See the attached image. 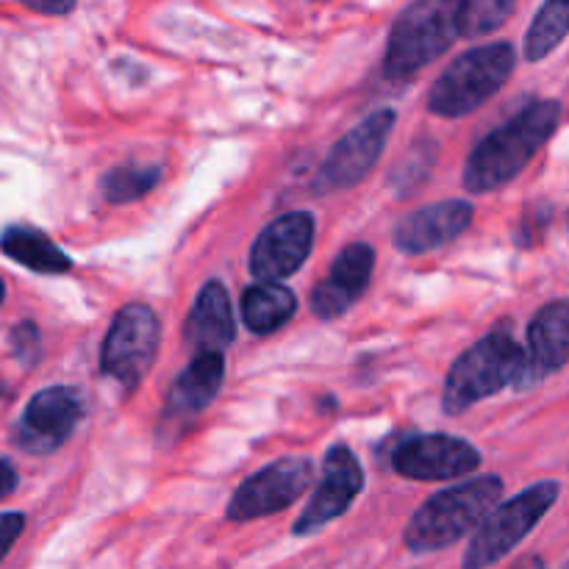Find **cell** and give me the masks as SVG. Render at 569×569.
I'll use <instances>...</instances> for the list:
<instances>
[{
    "mask_svg": "<svg viewBox=\"0 0 569 569\" xmlns=\"http://www.w3.org/2000/svg\"><path fill=\"white\" fill-rule=\"evenodd\" d=\"M433 159H437V144L433 142L411 144L409 153L392 167V176H389V183L395 187V192L400 198H409L415 189H420L426 183L428 172H431Z\"/></svg>",
    "mask_w": 569,
    "mask_h": 569,
    "instance_id": "23",
    "label": "cell"
},
{
    "mask_svg": "<svg viewBox=\"0 0 569 569\" xmlns=\"http://www.w3.org/2000/svg\"><path fill=\"white\" fill-rule=\"evenodd\" d=\"M556 498H559V483L542 481L537 487L526 489V492L515 495L509 503L495 506L487 520L478 526L476 537L467 545L461 567L487 569L503 561L539 526V520L553 509Z\"/></svg>",
    "mask_w": 569,
    "mask_h": 569,
    "instance_id": "6",
    "label": "cell"
},
{
    "mask_svg": "<svg viewBox=\"0 0 569 569\" xmlns=\"http://www.w3.org/2000/svg\"><path fill=\"white\" fill-rule=\"evenodd\" d=\"M561 122V106L556 100H537L520 114L489 133L470 153L465 164V189L472 194H487L515 181L528 161L539 153Z\"/></svg>",
    "mask_w": 569,
    "mask_h": 569,
    "instance_id": "1",
    "label": "cell"
},
{
    "mask_svg": "<svg viewBox=\"0 0 569 569\" xmlns=\"http://www.w3.org/2000/svg\"><path fill=\"white\" fill-rule=\"evenodd\" d=\"M83 417V398L72 387H50L31 398L14 428V442L26 453L48 456L72 437Z\"/></svg>",
    "mask_w": 569,
    "mask_h": 569,
    "instance_id": "10",
    "label": "cell"
},
{
    "mask_svg": "<svg viewBox=\"0 0 569 569\" xmlns=\"http://www.w3.org/2000/svg\"><path fill=\"white\" fill-rule=\"evenodd\" d=\"M361 489H365V470H361L353 450L345 448V445L328 450L326 461H322L320 483H317L309 506L292 528L295 537H309V533L322 531L328 522L339 520L353 506Z\"/></svg>",
    "mask_w": 569,
    "mask_h": 569,
    "instance_id": "11",
    "label": "cell"
},
{
    "mask_svg": "<svg viewBox=\"0 0 569 569\" xmlns=\"http://www.w3.org/2000/svg\"><path fill=\"white\" fill-rule=\"evenodd\" d=\"M315 467L309 459H278L250 476L228 503V520L250 522L289 509L311 487Z\"/></svg>",
    "mask_w": 569,
    "mask_h": 569,
    "instance_id": "9",
    "label": "cell"
},
{
    "mask_svg": "<svg viewBox=\"0 0 569 569\" xmlns=\"http://www.w3.org/2000/svg\"><path fill=\"white\" fill-rule=\"evenodd\" d=\"M20 3H26L28 9L39 11V14L61 17V14H70L76 0H20Z\"/></svg>",
    "mask_w": 569,
    "mask_h": 569,
    "instance_id": "27",
    "label": "cell"
},
{
    "mask_svg": "<svg viewBox=\"0 0 569 569\" xmlns=\"http://www.w3.org/2000/svg\"><path fill=\"white\" fill-rule=\"evenodd\" d=\"M187 342L198 353H222L237 337L231 298L220 281H209L194 298L187 320Z\"/></svg>",
    "mask_w": 569,
    "mask_h": 569,
    "instance_id": "17",
    "label": "cell"
},
{
    "mask_svg": "<svg viewBox=\"0 0 569 569\" xmlns=\"http://www.w3.org/2000/svg\"><path fill=\"white\" fill-rule=\"evenodd\" d=\"M222 381H226V361H222V353H194L187 370L172 383L167 409L176 417L200 415L220 395Z\"/></svg>",
    "mask_w": 569,
    "mask_h": 569,
    "instance_id": "18",
    "label": "cell"
},
{
    "mask_svg": "<svg viewBox=\"0 0 569 569\" xmlns=\"http://www.w3.org/2000/svg\"><path fill=\"white\" fill-rule=\"evenodd\" d=\"M472 222V206L467 200H442L411 211L395 228V248L400 253H431L453 242Z\"/></svg>",
    "mask_w": 569,
    "mask_h": 569,
    "instance_id": "14",
    "label": "cell"
},
{
    "mask_svg": "<svg viewBox=\"0 0 569 569\" xmlns=\"http://www.w3.org/2000/svg\"><path fill=\"white\" fill-rule=\"evenodd\" d=\"M395 128V111L381 109L372 111L367 120L350 133H345L337 144L331 148L328 159L322 161L320 176H317V187L322 192H342V189L356 187L370 176L372 167L381 159L383 148L389 142V133Z\"/></svg>",
    "mask_w": 569,
    "mask_h": 569,
    "instance_id": "8",
    "label": "cell"
},
{
    "mask_svg": "<svg viewBox=\"0 0 569 569\" xmlns=\"http://www.w3.org/2000/svg\"><path fill=\"white\" fill-rule=\"evenodd\" d=\"M17 489V470L11 467V461H6L0 456V498L11 495Z\"/></svg>",
    "mask_w": 569,
    "mask_h": 569,
    "instance_id": "28",
    "label": "cell"
},
{
    "mask_svg": "<svg viewBox=\"0 0 569 569\" xmlns=\"http://www.w3.org/2000/svg\"><path fill=\"white\" fill-rule=\"evenodd\" d=\"M569 361V300H556L528 326V353L517 389H528L550 372L561 370Z\"/></svg>",
    "mask_w": 569,
    "mask_h": 569,
    "instance_id": "16",
    "label": "cell"
},
{
    "mask_svg": "<svg viewBox=\"0 0 569 569\" xmlns=\"http://www.w3.org/2000/svg\"><path fill=\"white\" fill-rule=\"evenodd\" d=\"M517 53L509 42L478 44L461 53L428 92V109L439 117H465L481 109L515 72Z\"/></svg>",
    "mask_w": 569,
    "mask_h": 569,
    "instance_id": "5",
    "label": "cell"
},
{
    "mask_svg": "<svg viewBox=\"0 0 569 569\" xmlns=\"http://www.w3.org/2000/svg\"><path fill=\"white\" fill-rule=\"evenodd\" d=\"M0 250H3L9 259H14L17 264L28 267V270L33 272H42V276H61V272H70L72 267L70 256L61 248H56L42 231H37V228H6L3 237H0Z\"/></svg>",
    "mask_w": 569,
    "mask_h": 569,
    "instance_id": "20",
    "label": "cell"
},
{
    "mask_svg": "<svg viewBox=\"0 0 569 569\" xmlns=\"http://www.w3.org/2000/svg\"><path fill=\"white\" fill-rule=\"evenodd\" d=\"M569 33V0H545L526 37V59L542 61Z\"/></svg>",
    "mask_w": 569,
    "mask_h": 569,
    "instance_id": "21",
    "label": "cell"
},
{
    "mask_svg": "<svg viewBox=\"0 0 569 569\" xmlns=\"http://www.w3.org/2000/svg\"><path fill=\"white\" fill-rule=\"evenodd\" d=\"M372 264H376V253L367 242H353L337 256L328 278L317 283L311 292V311L320 320H333L342 317L356 300L365 295L367 283H370Z\"/></svg>",
    "mask_w": 569,
    "mask_h": 569,
    "instance_id": "15",
    "label": "cell"
},
{
    "mask_svg": "<svg viewBox=\"0 0 569 569\" xmlns=\"http://www.w3.org/2000/svg\"><path fill=\"white\" fill-rule=\"evenodd\" d=\"M500 495L503 481L498 476H481L442 489L415 511L406 528V548L411 553H437L450 548L467 533L478 531L489 511L498 506Z\"/></svg>",
    "mask_w": 569,
    "mask_h": 569,
    "instance_id": "3",
    "label": "cell"
},
{
    "mask_svg": "<svg viewBox=\"0 0 569 569\" xmlns=\"http://www.w3.org/2000/svg\"><path fill=\"white\" fill-rule=\"evenodd\" d=\"M298 311V298L278 281L250 283L242 295V322L253 333H272L287 326Z\"/></svg>",
    "mask_w": 569,
    "mask_h": 569,
    "instance_id": "19",
    "label": "cell"
},
{
    "mask_svg": "<svg viewBox=\"0 0 569 569\" xmlns=\"http://www.w3.org/2000/svg\"><path fill=\"white\" fill-rule=\"evenodd\" d=\"M11 345H14V353L22 365H33L39 356V331L31 322H22L11 333Z\"/></svg>",
    "mask_w": 569,
    "mask_h": 569,
    "instance_id": "25",
    "label": "cell"
},
{
    "mask_svg": "<svg viewBox=\"0 0 569 569\" xmlns=\"http://www.w3.org/2000/svg\"><path fill=\"white\" fill-rule=\"evenodd\" d=\"M465 37V0H415L389 33L383 76L403 83Z\"/></svg>",
    "mask_w": 569,
    "mask_h": 569,
    "instance_id": "2",
    "label": "cell"
},
{
    "mask_svg": "<svg viewBox=\"0 0 569 569\" xmlns=\"http://www.w3.org/2000/svg\"><path fill=\"white\" fill-rule=\"evenodd\" d=\"M481 453L467 439L450 433H422L398 445L392 467L411 481H453L478 470Z\"/></svg>",
    "mask_w": 569,
    "mask_h": 569,
    "instance_id": "12",
    "label": "cell"
},
{
    "mask_svg": "<svg viewBox=\"0 0 569 569\" xmlns=\"http://www.w3.org/2000/svg\"><path fill=\"white\" fill-rule=\"evenodd\" d=\"M161 170L153 164H120L100 178V192L109 203H131L159 183Z\"/></svg>",
    "mask_w": 569,
    "mask_h": 569,
    "instance_id": "22",
    "label": "cell"
},
{
    "mask_svg": "<svg viewBox=\"0 0 569 569\" xmlns=\"http://www.w3.org/2000/svg\"><path fill=\"white\" fill-rule=\"evenodd\" d=\"M517 0H465V37L498 31L515 11Z\"/></svg>",
    "mask_w": 569,
    "mask_h": 569,
    "instance_id": "24",
    "label": "cell"
},
{
    "mask_svg": "<svg viewBox=\"0 0 569 569\" xmlns=\"http://www.w3.org/2000/svg\"><path fill=\"white\" fill-rule=\"evenodd\" d=\"M567 569H569V561H567Z\"/></svg>",
    "mask_w": 569,
    "mask_h": 569,
    "instance_id": "31",
    "label": "cell"
},
{
    "mask_svg": "<svg viewBox=\"0 0 569 569\" xmlns=\"http://www.w3.org/2000/svg\"><path fill=\"white\" fill-rule=\"evenodd\" d=\"M22 528H26V517H22L20 511H0V561H3L6 553L14 548Z\"/></svg>",
    "mask_w": 569,
    "mask_h": 569,
    "instance_id": "26",
    "label": "cell"
},
{
    "mask_svg": "<svg viewBox=\"0 0 569 569\" xmlns=\"http://www.w3.org/2000/svg\"><path fill=\"white\" fill-rule=\"evenodd\" d=\"M3 298H6V287H3V281H0V303H3Z\"/></svg>",
    "mask_w": 569,
    "mask_h": 569,
    "instance_id": "30",
    "label": "cell"
},
{
    "mask_svg": "<svg viewBox=\"0 0 569 569\" xmlns=\"http://www.w3.org/2000/svg\"><path fill=\"white\" fill-rule=\"evenodd\" d=\"M526 370V350L515 342L509 328H495L489 337L459 356L445 381V411L461 415L500 389L517 387Z\"/></svg>",
    "mask_w": 569,
    "mask_h": 569,
    "instance_id": "4",
    "label": "cell"
},
{
    "mask_svg": "<svg viewBox=\"0 0 569 569\" xmlns=\"http://www.w3.org/2000/svg\"><path fill=\"white\" fill-rule=\"evenodd\" d=\"M315 248V217L289 211L259 233L250 250V272L259 281H283L295 276Z\"/></svg>",
    "mask_w": 569,
    "mask_h": 569,
    "instance_id": "13",
    "label": "cell"
},
{
    "mask_svg": "<svg viewBox=\"0 0 569 569\" xmlns=\"http://www.w3.org/2000/svg\"><path fill=\"white\" fill-rule=\"evenodd\" d=\"M511 569H548V565H545V561L539 559V556H526V559L517 561V565L511 567Z\"/></svg>",
    "mask_w": 569,
    "mask_h": 569,
    "instance_id": "29",
    "label": "cell"
},
{
    "mask_svg": "<svg viewBox=\"0 0 569 569\" xmlns=\"http://www.w3.org/2000/svg\"><path fill=\"white\" fill-rule=\"evenodd\" d=\"M161 326L153 309L142 303H128L111 320L109 333L100 350V370L114 378L122 389H137L148 376L159 353Z\"/></svg>",
    "mask_w": 569,
    "mask_h": 569,
    "instance_id": "7",
    "label": "cell"
}]
</instances>
